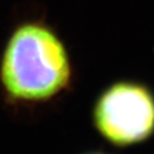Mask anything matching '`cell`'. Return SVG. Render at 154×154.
I'll use <instances>...</instances> for the list:
<instances>
[{
    "instance_id": "6da1fadb",
    "label": "cell",
    "mask_w": 154,
    "mask_h": 154,
    "mask_svg": "<svg viewBox=\"0 0 154 154\" xmlns=\"http://www.w3.org/2000/svg\"><path fill=\"white\" fill-rule=\"evenodd\" d=\"M73 74L65 41L46 16L15 24L0 56V85L20 102H42L70 85Z\"/></svg>"
},
{
    "instance_id": "7a4b0ae2",
    "label": "cell",
    "mask_w": 154,
    "mask_h": 154,
    "mask_svg": "<svg viewBox=\"0 0 154 154\" xmlns=\"http://www.w3.org/2000/svg\"><path fill=\"white\" fill-rule=\"evenodd\" d=\"M94 120L111 143L126 146L140 143L154 132V96L142 83L119 81L100 95Z\"/></svg>"
}]
</instances>
